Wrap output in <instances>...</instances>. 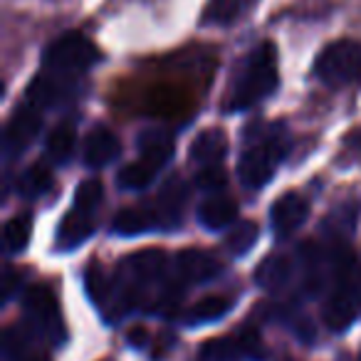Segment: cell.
<instances>
[{
  "label": "cell",
  "mask_w": 361,
  "mask_h": 361,
  "mask_svg": "<svg viewBox=\"0 0 361 361\" xmlns=\"http://www.w3.org/2000/svg\"><path fill=\"white\" fill-rule=\"evenodd\" d=\"M280 85L277 77V55L270 42H262L247 55L238 75L235 90L231 92V109L245 111L250 106L260 104L265 97H270Z\"/></svg>",
  "instance_id": "cell-1"
},
{
  "label": "cell",
  "mask_w": 361,
  "mask_h": 361,
  "mask_svg": "<svg viewBox=\"0 0 361 361\" xmlns=\"http://www.w3.org/2000/svg\"><path fill=\"white\" fill-rule=\"evenodd\" d=\"M287 151H290V134L282 124L267 126L265 134L247 144L243 151L240 164H238V176H240L245 188H262L267 180L272 178L277 166L285 161Z\"/></svg>",
  "instance_id": "cell-2"
},
{
  "label": "cell",
  "mask_w": 361,
  "mask_h": 361,
  "mask_svg": "<svg viewBox=\"0 0 361 361\" xmlns=\"http://www.w3.org/2000/svg\"><path fill=\"white\" fill-rule=\"evenodd\" d=\"M97 62H99V50L82 32H67L50 42L45 50V70L57 72V75L77 77L94 67Z\"/></svg>",
  "instance_id": "cell-3"
},
{
  "label": "cell",
  "mask_w": 361,
  "mask_h": 361,
  "mask_svg": "<svg viewBox=\"0 0 361 361\" xmlns=\"http://www.w3.org/2000/svg\"><path fill=\"white\" fill-rule=\"evenodd\" d=\"M314 72L324 85L341 87L361 80V42L339 40L326 45L317 57Z\"/></svg>",
  "instance_id": "cell-4"
},
{
  "label": "cell",
  "mask_w": 361,
  "mask_h": 361,
  "mask_svg": "<svg viewBox=\"0 0 361 361\" xmlns=\"http://www.w3.org/2000/svg\"><path fill=\"white\" fill-rule=\"evenodd\" d=\"M77 92L75 77L70 75H57V72H42L35 77V82L27 90V102L35 104L37 109H50V106H60Z\"/></svg>",
  "instance_id": "cell-5"
},
{
  "label": "cell",
  "mask_w": 361,
  "mask_h": 361,
  "mask_svg": "<svg viewBox=\"0 0 361 361\" xmlns=\"http://www.w3.org/2000/svg\"><path fill=\"white\" fill-rule=\"evenodd\" d=\"M42 129V109L25 102L13 111L11 121L6 126V154H20L23 149L35 141V136Z\"/></svg>",
  "instance_id": "cell-6"
},
{
  "label": "cell",
  "mask_w": 361,
  "mask_h": 361,
  "mask_svg": "<svg viewBox=\"0 0 361 361\" xmlns=\"http://www.w3.org/2000/svg\"><path fill=\"white\" fill-rule=\"evenodd\" d=\"M121 144L116 134L106 126H94L87 131L85 141H82V161L90 169H102V166L111 164L119 156Z\"/></svg>",
  "instance_id": "cell-7"
},
{
  "label": "cell",
  "mask_w": 361,
  "mask_h": 361,
  "mask_svg": "<svg viewBox=\"0 0 361 361\" xmlns=\"http://www.w3.org/2000/svg\"><path fill=\"white\" fill-rule=\"evenodd\" d=\"M307 216H310V203L297 193H285L277 198L270 208V223L275 228L277 235H290L297 228L305 226Z\"/></svg>",
  "instance_id": "cell-8"
},
{
  "label": "cell",
  "mask_w": 361,
  "mask_h": 361,
  "mask_svg": "<svg viewBox=\"0 0 361 361\" xmlns=\"http://www.w3.org/2000/svg\"><path fill=\"white\" fill-rule=\"evenodd\" d=\"M228 154V136L221 129H206L191 141L188 159L198 169H211V166H223V159Z\"/></svg>",
  "instance_id": "cell-9"
},
{
  "label": "cell",
  "mask_w": 361,
  "mask_h": 361,
  "mask_svg": "<svg viewBox=\"0 0 361 361\" xmlns=\"http://www.w3.org/2000/svg\"><path fill=\"white\" fill-rule=\"evenodd\" d=\"M136 149H139L141 161H146L159 171L173 156V139L161 129H146L136 136Z\"/></svg>",
  "instance_id": "cell-10"
},
{
  "label": "cell",
  "mask_w": 361,
  "mask_h": 361,
  "mask_svg": "<svg viewBox=\"0 0 361 361\" xmlns=\"http://www.w3.org/2000/svg\"><path fill=\"white\" fill-rule=\"evenodd\" d=\"M238 218V203L226 196H208L206 201L198 206V221L208 228V231H221L235 223Z\"/></svg>",
  "instance_id": "cell-11"
},
{
  "label": "cell",
  "mask_w": 361,
  "mask_h": 361,
  "mask_svg": "<svg viewBox=\"0 0 361 361\" xmlns=\"http://www.w3.org/2000/svg\"><path fill=\"white\" fill-rule=\"evenodd\" d=\"M186 183L180 178H169L164 183L159 193V221L161 218H169V226H176L180 223V211L186 206Z\"/></svg>",
  "instance_id": "cell-12"
},
{
  "label": "cell",
  "mask_w": 361,
  "mask_h": 361,
  "mask_svg": "<svg viewBox=\"0 0 361 361\" xmlns=\"http://www.w3.org/2000/svg\"><path fill=\"white\" fill-rule=\"evenodd\" d=\"M159 223V213H151L146 208H124V211L116 213L111 231L119 233V235H139V233L151 231Z\"/></svg>",
  "instance_id": "cell-13"
},
{
  "label": "cell",
  "mask_w": 361,
  "mask_h": 361,
  "mask_svg": "<svg viewBox=\"0 0 361 361\" xmlns=\"http://www.w3.org/2000/svg\"><path fill=\"white\" fill-rule=\"evenodd\" d=\"M92 235V221H90V213H82L77 208H72L60 223V233H57V243L60 247L70 250V247L80 245L85 243L87 238Z\"/></svg>",
  "instance_id": "cell-14"
},
{
  "label": "cell",
  "mask_w": 361,
  "mask_h": 361,
  "mask_svg": "<svg viewBox=\"0 0 361 361\" xmlns=\"http://www.w3.org/2000/svg\"><path fill=\"white\" fill-rule=\"evenodd\" d=\"M50 188H52V173L42 164H32L30 169H25L18 176V193L23 198H40Z\"/></svg>",
  "instance_id": "cell-15"
},
{
  "label": "cell",
  "mask_w": 361,
  "mask_h": 361,
  "mask_svg": "<svg viewBox=\"0 0 361 361\" xmlns=\"http://www.w3.org/2000/svg\"><path fill=\"white\" fill-rule=\"evenodd\" d=\"M75 144H77V131L72 124H60L50 131L45 141V151L55 164H67L70 156L75 154Z\"/></svg>",
  "instance_id": "cell-16"
},
{
  "label": "cell",
  "mask_w": 361,
  "mask_h": 361,
  "mask_svg": "<svg viewBox=\"0 0 361 361\" xmlns=\"http://www.w3.org/2000/svg\"><path fill=\"white\" fill-rule=\"evenodd\" d=\"M250 0H208L203 23L208 25H231L243 16Z\"/></svg>",
  "instance_id": "cell-17"
},
{
  "label": "cell",
  "mask_w": 361,
  "mask_h": 361,
  "mask_svg": "<svg viewBox=\"0 0 361 361\" xmlns=\"http://www.w3.org/2000/svg\"><path fill=\"white\" fill-rule=\"evenodd\" d=\"M156 176V169L151 164H146V161H131V164H126L124 169L116 173V183H119L121 188H126V191H141V188H146L154 180Z\"/></svg>",
  "instance_id": "cell-18"
},
{
  "label": "cell",
  "mask_w": 361,
  "mask_h": 361,
  "mask_svg": "<svg viewBox=\"0 0 361 361\" xmlns=\"http://www.w3.org/2000/svg\"><path fill=\"white\" fill-rule=\"evenodd\" d=\"M32 233V218L27 213H18L11 221L6 223V231H3V240H6L8 252H20L27 245Z\"/></svg>",
  "instance_id": "cell-19"
},
{
  "label": "cell",
  "mask_w": 361,
  "mask_h": 361,
  "mask_svg": "<svg viewBox=\"0 0 361 361\" xmlns=\"http://www.w3.org/2000/svg\"><path fill=\"white\" fill-rule=\"evenodd\" d=\"M178 267L191 280H203V277H211L218 270V262L211 255H206V252L186 250L178 255Z\"/></svg>",
  "instance_id": "cell-20"
},
{
  "label": "cell",
  "mask_w": 361,
  "mask_h": 361,
  "mask_svg": "<svg viewBox=\"0 0 361 361\" xmlns=\"http://www.w3.org/2000/svg\"><path fill=\"white\" fill-rule=\"evenodd\" d=\"M257 235H260V228H257V223L240 221L231 231V235H228V247H231L233 252H238V255H240V252H247L257 243Z\"/></svg>",
  "instance_id": "cell-21"
},
{
  "label": "cell",
  "mask_w": 361,
  "mask_h": 361,
  "mask_svg": "<svg viewBox=\"0 0 361 361\" xmlns=\"http://www.w3.org/2000/svg\"><path fill=\"white\" fill-rule=\"evenodd\" d=\"M287 277H290V260L282 255L267 257V260L260 265V270H257V280L267 287L280 285V282H285Z\"/></svg>",
  "instance_id": "cell-22"
},
{
  "label": "cell",
  "mask_w": 361,
  "mask_h": 361,
  "mask_svg": "<svg viewBox=\"0 0 361 361\" xmlns=\"http://www.w3.org/2000/svg\"><path fill=\"white\" fill-rule=\"evenodd\" d=\"M102 193H104V188H102V183L97 178H90L85 180V183H80L75 191V208L82 213H92L99 208L102 203Z\"/></svg>",
  "instance_id": "cell-23"
},
{
  "label": "cell",
  "mask_w": 361,
  "mask_h": 361,
  "mask_svg": "<svg viewBox=\"0 0 361 361\" xmlns=\"http://www.w3.org/2000/svg\"><path fill=\"white\" fill-rule=\"evenodd\" d=\"M356 221H359V208L341 206V208H336V211H331V216L326 218L324 226L326 228L334 226L331 235H346V233H351L356 228Z\"/></svg>",
  "instance_id": "cell-24"
},
{
  "label": "cell",
  "mask_w": 361,
  "mask_h": 361,
  "mask_svg": "<svg viewBox=\"0 0 361 361\" xmlns=\"http://www.w3.org/2000/svg\"><path fill=\"white\" fill-rule=\"evenodd\" d=\"M180 104H183V97H178V92L173 90H161L149 97V109L156 114H176L180 111Z\"/></svg>",
  "instance_id": "cell-25"
},
{
  "label": "cell",
  "mask_w": 361,
  "mask_h": 361,
  "mask_svg": "<svg viewBox=\"0 0 361 361\" xmlns=\"http://www.w3.org/2000/svg\"><path fill=\"white\" fill-rule=\"evenodd\" d=\"M226 169L223 166H211V169H201L196 173V186L206 193H218V188L226 186Z\"/></svg>",
  "instance_id": "cell-26"
},
{
  "label": "cell",
  "mask_w": 361,
  "mask_h": 361,
  "mask_svg": "<svg viewBox=\"0 0 361 361\" xmlns=\"http://www.w3.org/2000/svg\"><path fill=\"white\" fill-rule=\"evenodd\" d=\"M226 307H228L226 300H206V302H201V305L196 307V314L216 317V314H221Z\"/></svg>",
  "instance_id": "cell-27"
},
{
  "label": "cell",
  "mask_w": 361,
  "mask_h": 361,
  "mask_svg": "<svg viewBox=\"0 0 361 361\" xmlns=\"http://www.w3.org/2000/svg\"><path fill=\"white\" fill-rule=\"evenodd\" d=\"M349 144L356 146V149H361V129H356L354 134L349 136Z\"/></svg>",
  "instance_id": "cell-28"
}]
</instances>
